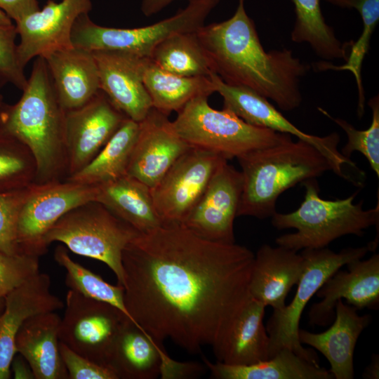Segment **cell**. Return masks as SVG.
<instances>
[{
    "label": "cell",
    "instance_id": "cell-1",
    "mask_svg": "<svg viewBox=\"0 0 379 379\" xmlns=\"http://www.w3.org/2000/svg\"><path fill=\"white\" fill-rule=\"evenodd\" d=\"M254 253L211 241L182 225L140 233L124 248V304L161 345L170 339L192 354L215 353L250 299Z\"/></svg>",
    "mask_w": 379,
    "mask_h": 379
},
{
    "label": "cell",
    "instance_id": "cell-2",
    "mask_svg": "<svg viewBox=\"0 0 379 379\" xmlns=\"http://www.w3.org/2000/svg\"><path fill=\"white\" fill-rule=\"evenodd\" d=\"M244 1L239 0L230 18L195 31L210 68L224 83L248 88L281 110L292 111L301 104L299 84L309 66L286 48L266 52Z\"/></svg>",
    "mask_w": 379,
    "mask_h": 379
},
{
    "label": "cell",
    "instance_id": "cell-3",
    "mask_svg": "<svg viewBox=\"0 0 379 379\" xmlns=\"http://www.w3.org/2000/svg\"><path fill=\"white\" fill-rule=\"evenodd\" d=\"M65 117L45 60L36 58L20 100L0 106V132L29 149L36 165L34 183L65 180L68 176Z\"/></svg>",
    "mask_w": 379,
    "mask_h": 379
},
{
    "label": "cell",
    "instance_id": "cell-4",
    "mask_svg": "<svg viewBox=\"0 0 379 379\" xmlns=\"http://www.w3.org/2000/svg\"><path fill=\"white\" fill-rule=\"evenodd\" d=\"M237 159L243 179L237 217H272L277 212V201L284 192L332 171L328 159L301 140L254 149Z\"/></svg>",
    "mask_w": 379,
    "mask_h": 379
},
{
    "label": "cell",
    "instance_id": "cell-5",
    "mask_svg": "<svg viewBox=\"0 0 379 379\" xmlns=\"http://www.w3.org/2000/svg\"><path fill=\"white\" fill-rule=\"evenodd\" d=\"M304 199L295 211L276 212L272 224L277 230L295 229L293 233L279 236L278 246L298 251L326 247L335 239L345 235L362 237L364 230L378 225L379 201L371 209H363V201L354 204L358 191L345 199L326 200L319 196L316 178L303 181Z\"/></svg>",
    "mask_w": 379,
    "mask_h": 379
},
{
    "label": "cell",
    "instance_id": "cell-6",
    "mask_svg": "<svg viewBox=\"0 0 379 379\" xmlns=\"http://www.w3.org/2000/svg\"><path fill=\"white\" fill-rule=\"evenodd\" d=\"M208 98L192 100L172 121L177 133L190 147L228 160L292 140L289 134L251 125L225 108L215 109L208 104Z\"/></svg>",
    "mask_w": 379,
    "mask_h": 379
},
{
    "label": "cell",
    "instance_id": "cell-7",
    "mask_svg": "<svg viewBox=\"0 0 379 379\" xmlns=\"http://www.w3.org/2000/svg\"><path fill=\"white\" fill-rule=\"evenodd\" d=\"M140 232L102 204L91 201L63 215L49 230L45 244L62 243L75 254L101 261L124 285L122 254Z\"/></svg>",
    "mask_w": 379,
    "mask_h": 379
},
{
    "label": "cell",
    "instance_id": "cell-8",
    "mask_svg": "<svg viewBox=\"0 0 379 379\" xmlns=\"http://www.w3.org/2000/svg\"><path fill=\"white\" fill-rule=\"evenodd\" d=\"M368 246L344 248L338 253L327 248L302 249L303 268L292 301L274 310L266 326L270 338L269 359L283 348H289L303 358L318 363L312 350L305 349L298 337L302 313L310 299L336 271L349 262L362 259Z\"/></svg>",
    "mask_w": 379,
    "mask_h": 379
},
{
    "label": "cell",
    "instance_id": "cell-9",
    "mask_svg": "<svg viewBox=\"0 0 379 379\" xmlns=\"http://www.w3.org/2000/svg\"><path fill=\"white\" fill-rule=\"evenodd\" d=\"M220 0H199L189 2L173 16L155 24L136 28H114L100 26L93 22L88 13L75 21L72 32L74 46L94 51L117 50L149 58L154 49L168 37L192 32L204 25L211 11Z\"/></svg>",
    "mask_w": 379,
    "mask_h": 379
},
{
    "label": "cell",
    "instance_id": "cell-10",
    "mask_svg": "<svg viewBox=\"0 0 379 379\" xmlns=\"http://www.w3.org/2000/svg\"><path fill=\"white\" fill-rule=\"evenodd\" d=\"M64 307L59 341L77 354L108 367L117 336L125 321L131 318L111 304L71 289L67 293Z\"/></svg>",
    "mask_w": 379,
    "mask_h": 379
},
{
    "label": "cell",
    "instance_id": "cell-11",
    "mask_svg": "<svg viewBox=\"0 0 379 379\" xmlns=\"http://www.w3.org/2000/svg\"><path fill=\"white\" fill-rule=\"evenodd\" d=\"M97 186L70 180L33 183L21 209L18 225L20 252L40 257L48 251L44 238L66 213L95 201Z\"/></svg>",
    "mask_w": 379,
    "mask_h": 379
},
{
    "label": "cell",
    "instance_id": "cell-12",
    "mask_svg": "<svg viewBox=\"0 0 379 379\" xmlns=\"http://www.w3.org/2000/svg\"><path fill=\"white\" fill-rule=\"evenodd\" d=\"M227 159L190 147L150 189L162 225H182L204 192L218 167Z\"/></svg>",
    "mask_w": 379,
    "mask_h": 379
},
{
    "label": "cell",
    "instance_id": "cell-13",
    "mask_svg": "<svg viewBox=\"0 0 379 379\" xmlns=\"http://www.w3.org/2000/svg\"><path fill=\"white\" fill-rule=\"evenodd\" d=\"M209 77L215 92L223 99V108L251 125L294 135L310 144L328 159L332 171L340 178L350 180L343 167L345 164L354 168L356 166L338 149L340 136L337 133L322 137L306 133L288 121L267 98L248 88L228 85L214 73Z\"/></svg>",
    "mask_w": 379,
    "mask_h": 379
},
{
    "label": "cell",
    "instance_id": "cell-14",
    "mask_svg": "<svg viewBox=\"0 0 379 379\" xmlns=\"http://www.w3.org/2000/svg\"><path fill=\"white\" fill-rule=\"evenodd\" d=\"M242 187L241 171L229 164L227 160L224 161L182 225L211 241L235 243L234 221L237 217Z\"/></svg>",
    "mask_w": 379,
    "mask_h": 379
},
{
    "label": "cell",
    "instance_id": "cell-15",
    "mask_svg": "<svg viewBox=\"0 0 379 379\" xmlns=\"http://www.w3.org/2000/svg\"><path fill=\"white\" fill-rule=\"evenodd\" d=\"M92 8L91 0H48L39 9L15 22L20 41L18 57L25 68L34 58L71 48L72 32L76 20Z\"/></svg>",
    "mask_w": 379,
    "mask_h": 379
},
{
    "label": "cell",
    "instance_id": "cell-16",
    "mask_svg": "<svg viewBox=\"0 0 379 379\" xmlns=\"http://www.w3.org/2000/svg\"><path fill=\"white\" fill-rule=\"evenodd\" d=\"M126 118L101 91L84 105L66 111L67 178L95 158Z\"/></svg>",
    "mask_w": 379,
    "mask_h": 379
},
{
    "label": "cell",
    "instance_id": "cell-17",
    "mask_svg": "<svg viewBox=\"0 0 379 379\" xmlns=\"http://www.w3.org/2000/svg\"><path fill=\"white\" fill-rule=\"evenodd\" d=\"M190 148L168 116L152 108L139 122L126 174L152 189Z\"/></svg>",
    "mask_w": 379,
    "mask_h": 379
},
{
    "label": "cell",
    "instance_id": "cell-18",
    "mask_svg": "<svg viewBox=\"0 0 379 379\" xmlns=\"http://www.w3.org/2000/svg\"><path fill=\"white\" fill-rule=\"evenodd\" d=\"M347 270L336 271L317 291L321 300L310 309L309 323L312 326H325L335 318V307L338 300L357 310H378L379 307V255L362 260H353Z\"/></svg>",
    "mask_w": 379,
    "mask_h": 379
},
{
    "label": "cell",
    "instance_id": "cell-19",
    "mask_svg": "<svg viewBox=\"0 0 379 379\" xmlns=\"http://www.w3.org/2000/svg\"><path fill=\"white\" fill-rule=\"evenodd\" d=\"M100 89L126 117L140 122L153 108L143 75L149 58L117 50L92 51Z\"/></svg>",
    "mask_w": 379,
    "mask_h": 379
},
{
    "label": "cell",
    "instance_id": "cell-20",
    "mask_svg": "<svg viewBox=\"0 0 379 379\" xmlns=\"http://www.w3.org/2000/svg\"><path fill=\"white\" fill-rule=\"evenodd\" d=\"M63 301L51 291V278L39 272L5 295L0 315V379L11 378V364L15 355V338L29 317L64 308Z\"/></svg>",
    "mask_w": 379,
    "mask_h": 379
},
{
    "label": "cell",
    "instance_id": "cell-21",
    "mask_svg": "<svg viewBox=\"0 0 379 379\" xmlns=\"http://www.w3.org/2000/svg\"><path fill=\"white\" fill-rule=\"evenodd\" d=\"M353 306L338 300L335 318L324 332L314 333L299 329L301 344L319 351L328 361L329 372L335 379L354 378V352L357 340L371 321L369 314L359 315Z\"/></svg>",
    "mask_w": 379,
    "mask_h": 379
},
{
    "label": "cell",
    "instance_id": "cell-22",
    "mask_svg": "<svg viewBox=\"0 0 379 379\" xmlns=\"http://www.w3.org/2000/svg\"><path fill=\"white\" fill-rule=\"evenodd\" d=\"M297 252L281 246H261L254 255L250 295L273 310L283 309L288 294L297 285L302 272L303 258Z\"/></svg>",
    "mask_w": 379,
    "mask_h": 379
},
{
    "label": "cell",
    "instance_id": "cell-23",
    "mask_svg": "<svg viewBox=\"0 0 379 379\" xmlns=\"http://www.w3.org/2000/svg\"><path fill=\"white\" fill-rule=\"evenodd\" d=\"M43 58L57 97L66 111L84 105L100 91L92 51L72 46Z\"/></svg>",
    "mask_w": 379,
    "mask_h": 379
},
{
    "label": "cell",
    "instance_id": "cell-24",
    "mask_svg": "<svg viewBox=\"0 0 379 379\" xmlns=\"http://www.w3.org/2000/svg\"><path fill=\"white\" fill-rule=\"evenodd\" d=\"M172 360L162 345L128 318L114 341L108 367L117 379H154Z\"/></svg>",
    "mask_w": 379,
    "mask_h": 379
},
{
    "label": "cell",
    "instance_id": "cell-25",
    "mask_svg": "<svg viewBox=\"0 0 379 379\" xmlns=\"http://www.w3.org/2000/svg\"><path fill=\"white\" fill-rule=\"evenodd\" d=\"M60 321L56 312L36 314L24 322L16 335V353L27 361L35 379L69 378L59 352Z\"/></svg>",
    "mask_w": 379,
    "mask_h": 379
},
{
    "label": "cell",
    "instance_id": "cell-26",
    "mask_svg": "<svg viewBox=\"0 0 379 379\" xmlns=\"http://www.w3.org/2000/svg\"><path fill=\"white\" fill-rule=\"evenodd\" d=\"M265 307L251 296L214 353L218 361L243 366L269 359L270 338L263 324Z\"/></svg>",
    "mask_w": 379,
    "mask_h": 379
},
{
    "label": "cell",
    "instance_id": "cell-27",
    "mask_svg": "<svg viewBox=\"0 0 379 379\" xmlns=\"http://www.w3.org/2000/svg\"><path fill=\"white\" fill-rule=\"evenodd\" d=\"M96 186L95 201L140 233L162 225L150 188L136 178L126 174Z\"/></svg>",
    "mask_w": 379,
    "mask_h": 379
},
{
    "label": "cell",
    "instance_id": "cell-28",
    "mask_svg": "<svg viewBox=\"0 0 379 379\" xmlns=\"http://www.w3.org/2000/svg\"><path fill=\"white\" fill-rule=\"evenodd\" d=\"M203 360L213 378L217 379H333L328 370L307 360L289 348L273 357L249 365L234 366Z\"/></svg>",
    "mask_w": 379,
    "mask_h": 379
},
{
    "label": "cell",
    "instance_id": "cell-29",
    "mask_svg": "<svg viewBox=\"0 0 379 379\" xmlns=\"http://www.w3.org/2000/svg\"><path fill=\"white\" fill-rule=\"evenodd\" d=\"M143 82L152 100L153 108L169 116L178 112L192 100L208 97L215 93L209 77H187L166 72L149 59Z\"/></svg>",
    "mask_w": 379,
    "mask_h": 379
},
{
    "label": "cell",
    "instance_id": "cell-30",
    "mask_svg": "<svg viewBox=\"0 0 379 379\" xmlns=\"http://www.w3.org/2000/svg\"><path fill=\"white\" fill-rule=\"evenodd\" d=\"M139 122L126 118L95 158L65 180L98 185L126 174Z\"/></svg>",
    "mask_w": 379,
    "mask_h": 379
},
{
    "label": "cell",
    "instance_id": "cell-31",
    "mask_svg": "<svg viewBox=\"0 0 379 379\" xmlns=\"http://www.w3.org/2000/svg\"><path fill=\"white\" fill-rule=\"evenodd\" d=\"M294 4L295 22L291 32V40L307 43L314 53L328 60H347L353 42L342 43L333 29L325 21L321 8V0H291Z\"/></svg>",
    "mask_w": 379,
    "mask_h": 379
},
{
    "label": "cell",
    "instance_id": "cell-32",
    "mask_svg": "<svg viewBox=\"0 0 379 379\" xmlns=\"http://www.w3.org/2000/svg\"><path fill=\"white\" fill-rule=\"evenodd\" d=\"M149 59L160 69L179 76L209 77L213 73L195 31L178 33L164 39Z\"/></svg>",
    "mask_w": 379,
    "mask_h": 379
},
{
    "label": "cell",
    "instance_id": "cell-33",
    "mask_svg": "<svg viewBox=\"0 0 379 379\" xmlns=\"http://www.w3.org/2000/svg\"><path fill=\"white\" fill-rule=\"evenodd\" d=\"M327 2L343 8H354L360 14L363 22V31L360 37L353 43L346 63L335 66L326 62L319 63V69H337L351 72L355 78L358 88L357 114L361 118L364 113L365 96L361 82L362 62L368 53L370 41L379 21V0H326Z\"/></svg>",
    "mask_w": 379,
    "mask_h": 379
},
{
    "label": "cell",
    "instance_id": "cell-34",
    "mask_svg": "<svg viewBox=\"0 0 379 379\" xmlns=\"http://www.w3.org/2000/svg\"><path fill=\"white\" fill-rule=\"evenodd\" d=\"M54 259L58 265L66 270L65 284L69 289L87 298L111 304L131 319L124 304V286L109 284L99 275L73 260L64 246L55 248Z\"/></svg>",
    "mask_w": 379,
    "mask_h": 379
},
{
    "label": "cell",
    "instance_id": "cell-35",
    "mask_svg": "<svg viewBox=\"0 0 379 379\" xmlns=\"http://www.w3.org/2000/svg\"><path fill=\"white\" fill-rule=\"evenodd\" d=\"M36 165L29 149L0 132V192L23 189L34 182Z\"/></svg>",
    "mask_w": 379,
    "mask_h": 379
},
{
    "label": "cell",
    "instance_id": "cell-36",
    "mask_svg": "<svg viewBox=\"0 0 379 379\" xmlns=\"http://www.w3.org/2000/svg\"><path fill=\"white\" fill-rule=\"evenodd\" d=\"M372 111V121L366 130H357L347 121L335 118L322 108L318 109L338 124L345 132L347 142L340 151L350 159L354 152H359L367 159L372 170L379 178V98L375 95L368 102Z\"/></svg>",
    "mask_w": 379,
    "mask_h": 379
},
{
    "label": "cell",
    "instance_id": "cell-37",
    "mask_svg": "<svg viewBox=\"0 0 379 379\" xmlns=\"http://www.w3.org/2000/svg\"><path fill=\"white\" fill-rule=\"evenodd\" d=\"M32 184L18 190L0 192L1 252L10 255L22 253L18 243V220Z\"/></svg>",
    "mask_w": 379,
    "mask_h": 379
},
{
    "label": "cell",
    "instance_id": "cell-38",
    "mask_svg": "<svg viewBox=\"0 0 379 379\" xmlns=\"http://www.w3.org/2000/svg\"><path fill=\"white\" fill-rule=\"evenodd\" d=\"M15 25L0 21V88L11 84L22 91L27 83L18 60Z\"/></svg>",
    "mask_w": 379,
    "mask_h": 379
},
{
    "label": "cell",
    "instance_id": "cell-39",
    "mask_svg": "<svg viewBox=\"0 0 379 379\" xmlns=\"http://www.w3.org/2000/svg\"><path fill=\"white\" fill-rule=\"evenodd\" d=\"M39 257L25 253L13 255L0 251V295L23 284L39 272Z\"/></svg>",
    "mask_w": 379,
    "mask_h": 379
},
{
    "label": "cell",
    "instance_id": "cell-40",
    "mask_svg": "<svg viewBox=\"0 0 379 379\" xmlns=\"http://www.w3.org/2000/svg\"><path fill=\"white\" fill-rule=\"evenodd\" d=\"M59 352L69 379H117L109 368L77 354L60 341Z\"/></svg>",
    "mask_w": 379,
    "mask_h": 379
},
{
    "label": "cell",
    "instance_id": "cell-41",
    "mask_svg": "<svg viewBox=\"0 0 379 379\" xmlns=\"http://www.w3.org/2000/svg\"><path fill=\"white\" fill-rule=\"evenodd\" d=\"M0 9L11 19L18 21L39 9L37 0H0Z\"/></svg>",
    "mask_w": 379,
    "mask_h": 379
},
{
    "label": "cell",
    "instance_id": "cell-42",
    "mask_svg": "<svg viewBox=\"0 0 379 379\" xmlns=\"http://www.w3.org/2000/svg\"><path fill=\"white\" fill-rule=\"evenodd\" d=\"M11 372L15 379H35L30 366L20 354L14 356L11 364Z\"/></svg>",
    "mask_w": 379,
    "mask_h": 379
},
{
    "label": "cell",
    "instance_id": "cell-43",
    "mask_svg": "<svg viewBox=\"0 0 379 379\" xmlns=\"http://www.w3.org/2000/svg\"><path fill=\"white\" fill-rule=\"evenodd\" d=\"M174 0H142L141 10L146 16L157 13ZM189 2L199 0H188Z\"/></svg>",
    "mask_w": 379,
    "mask_h": 379
},
{
    "label": "cell",
    "instance_id": "cell-44",
    "mask_svg": "<svg viewBox=\"0 0 379 379\" xmlns=\"http://www.w3.org/2000/svg\"><path fill=\"white\" fill-rule=\"evenodd\" d=\"M379 358L378 354H373L370 364L365 368L362 377L366 379L379 378Z\"/></svg>",
    "mask_w": 379,
    "mask_h": 379
},
{
    "label": "cell",
    "instance_id": "cell-45",
    "mask_svg": "<svg viewBox=\"0 0 379 379\" xmlns=\"http://www.w3.org/2000/svg\"><path fill=\"white\" fill-rule=\"evenodd\" d=\"M11 18L2 11L0 9V21L4 22H11Z\"/></svg>",
    "mask_w": 379,
    "mask_h": 379
},
{
    "label": "cell",
    "instance_id": "cell-46",
    "mask_svg": "<svg viewBox=\"0 0 379 379\" xmlns=\"http://www.w3.org/2000/svg\"><path fill=\"white\" fill-rule=\"evenodd\" d=\"M5 307V296L0 295V315L4 311Z\"/></svg>",
    "mask_w": 379,
    "mask_h": 379
},
{
    "label": "cell",
    "instance_id": "cell-47",
    "mask_svg": "<svg viewBox=\"0 0 379 379\" xmlns=\"http://www.w3.org/2000/svg\"><path fill=\"white\" fill-rule=\"evenodd\" d=\"M3 102H4V97L1 94H0V106L2 105Z\"/></svg>",
    "mask_w": 379,
    "mask_h": 379
}]
</instances>
